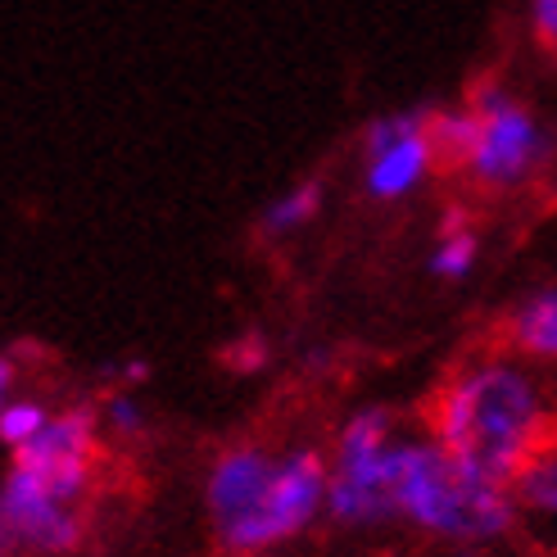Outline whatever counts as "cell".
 I'll list each match as a JSON object with an SVG mask.
<instances>
[{"label":"cell","mask_w":557,"mask_h":557,"mask_svg":"<svg viewBox=\"0 0 557 557\" xmlns=\"http://www.w3.org/2000/svg\"><path fill=\"white\" fill-rule=\"evenodd\" d=\"M504 336L525 363L557 368V286H540L525 299H517L504 322Z\"/></svg>","instance_id":"10"},{"label":"cell","mask_w":557,"mask_h":557,"mask_svg":"<svg viewBox=\"0 0 557 557\" xmlns=\"http://www.w3.org/2000/svg\"><path fill=\"white\" fill-rule=\"evenodd\" d=\"M553 435H557V385H553Z\"/></svg>","instance_id":"20"},{"label":"cell","mask_w":557,"mask_h":557,"mask_svg":"<svg viewBox=\"0 0 557 557\" xmlns=\"http://www.w3.org/2000/svg\"><path fill=\"white\" fill-rule=\"evenodd\" d=\"M399 426L385 408H358L349 412L336 431V449H331V494L326 517L349 531H372V525L395 521L385 485V454L395 444Z\"/></svg>","instance_id":"4"},{"label":"cell","mask_w":557,"mask_h":557,"mask_svg":"<svg viewBox=\"0 0 557 557\" xmlns=\"http://www.w3.org/2000/svg\"><path fill=\"white\" fill-rule=\"evenodd\" d=\"M272 476H276V454L263 449V444H255V440L232 444V449H222L209 462L205 508H209L218 544L227 553H236V557L255 553V531H259Z\"/></svg>","instance_id":"5"},{"label":"cell","mask_w":557,"mask_h":557,"mask_svg":"<svg viewBox=\"0 0 557 557\" xmlns=\"http://www.w3.org/2000/svg\"><path fill=\"white\" fill-rule=\"evenodd\" d=\"M119 376H123V389H132V385L150 381V363L146 358H127V363H119Z\"/></svg>","instance_id":"19"},{"label":"cell","mask_w":557,"mask_h":557,"mask_svg":"<svg viewBox=\"0 0 557 557\" xmlns=\"http://www.w3.org/2000/svg\"><path fill=\"white\" fill-rule=\"evenodd\" d=\"M517 512L531 531L548 544H557V435L544 440L531 454V462L521 467V476L512 481Z\"/></svg>","instance_id":"11"},{"label":"cell","mask_w":557,"mask_h":557,"mask_svg":"<svg viewBox=\"0 0 557 557\" xmlns=\"http://www.w3.org/2000/svg\"><path fill=\"white\" fill-rule=\"evenodd\" d=\"M100 426H104L100 412L87 404L60 408L27 449L10 454V467L27 471L33 481H41L46 490L69 498V504H87L96 481V458H100Z\"/></svg>","instance_id":"7"},{"label":"cell","mask_w":557,"mask_h":557,"mask_svg":"<svg viewBox=\"0 0 557 557\" xmlns=\"http://www.w3.org/2000/svg\"><path fill=\"white\" fill-rule=\"evenodd\" d=\"M471 114H476V141L462 163V173L485 190H512L540 177L553 159V132L535 119V109L512 96L504 82L485 77L471 91Z\"/></svg>","instance_id":"3"},{"label":"cell","mask_w":557,"mask_h":557,"mask_svg":"<svg viewBox=\"0 0 557 557\" xmlns=\"http://www.w3.org/2000/svg\"><path fill=\"white\" fill-rule=\"evenodd\" d=\"M431 435L471 476L512 485L553 440V389L517 354H476L435 389Z\"/></svg>","instance_id":"1"},{"label":"cell","mask_w":557,"mask_h":557,"mask_svg":"<svg viewBox=\"0 0 557 557\" xmlns=\"http://www.w3.org/2000/svg\"><path fill=\"white\" fill-rule=\"evenodd\" d=\"M454 557H481V553H471V548H458V553H454Z\"/></svg>","instance_id":"21"},{"label":"cell","mask_w":557,"mask_h":557,"mask_svg":"<svg viewBox=\"0 0 557 557\" xmlns=\"http://www.w3.org/2000/svg\"><path fill=\"white\" fill-rule=\"evenodd\" d=\"M440 169L426 136V109L372 119L363 132V190L376 205H399Z\"/></svg>","instance_id":"8"},{"label":"cell","mask_w":557,"mask_h":557,"mask_svg":"<svg viewBox=\"0 0 557 557\" xmlns=\"http://www.w3.org/2000/svg\"><path fill=\"white\" fill-rule=\"evenodd\" d=\"M531 33L540 46L557 50V0H531Z\"/></svg>","instance_id":"18"},{"label":"cell","mask_w":557,"mask_h":557,"mask_svg":"<svg viewBox=\"0 0 557 557\" xmlns=\"http://www.w3.org/2000/svg\"><path fill=\"white\" fill-rule=\"evenodd\" d=\"M318 209H322V186H318V182H299V186L282 190V195H276V200L263 209L259 227H263V236L282 240V236H295V232L309 227V222L318 218Z\"/></svg>","instance_id":"13"},{"label":"cell","mask_w":557,"mask_h":557,"mask_svg":"<svg viewBox=\"0 0 557 557\" xmlns=\"http://www.w3.org/2000/svg\"><path fill=\"white\" fill-rule=\"evenodd\" d=\"M100 422H104L109 435H119V440H141L150 431V417H146L141 399H136L132 389H114V395L104 399Z\"/></svg>","instance_id":"16"},{"label":"cell","mask_w":557,"mask_h":557,"mask_svg":"<svg viewBox=\"0 0 557 557\" xmlns=\"http://www.w3.org/2000/svg\"><path fill=\"white\" fill-rule=\"evenodd\" d=\"M426 136H431V150L444 169H462L471 154V141H476V114H471V104L426 109Z\"/></svg>","instance_id":"12"},{"label":"cell","mask_w":557,"mask_h":557,"mask_svg":"<svg viewBox=\"0 0 557 557\" xmlns=\"http://www.w3.org/2000/svg\"><path fill=\"white\" fill-rule=\"evenodd\" d=\"M385 485L395 521L431 540H449L458 548L494 544L517 531V494L512 485H494L471 476L449 458L435 435H395L385 454Z\"/></svg>","instance_id":"2"},{"label":"cell","mask_w":557,"mask_h":557,"mask_svg":"<svg viewBox=\"0 0 557 557\" xmlns=\"http://www.w3.org/2000/svg\"><path fill=\"white\" fill-rule=\"evenodd\" d=\"M268 358H272V345H268V336H259V331H245V336H236V341L227 345V363H232V372H240V376L263 372Z\"/></svg>","instance_id":"17"},{"label":"cell","mask_w":557,"mask_h":557,"mask_svg":"<svg viewBox=\"0 0 557 557\" xmlns=\"http://www.w3.org/2000/svg\"><path fill=\"white\" fill-rule=\"evenodd\" d=\"M87 540L82 504H69L27 471L10 467L0 481V548L10 557H64Z\"/></svg>","instance_id":"6"},{"label":"cell","mask_w":557,"mask_h":557,"mask_svg":"<svg viewBox=\"0 0 557 557\" xmlns=\"http://www.w3.org/2000/svg\"><path fill=\"white\" fill-rule=\"evenodd\" d=\"M326 494H331V458L318 454L313 444H295V449L276 454V476L268 490V504L255 531V553L268 557L272 548L290 544L304 535L318 517H326Z\"/></svg>","instance_id":"9"},{"label":"cell","mask_w":557,"mask_h":557,"mask_svg":"<svg viewBox=\"0 0 557 557\" xmlns=\"http://www.w3.org/2000/svg\"><path fill=\"white\" fill-rule=\"evenodd\" d=\"M476 259H481V236L467 227L462 218H444V232L431 249V272L440 282H462V276L476 272Z\"/></svg>","instance_id":"14"},{"label":"cell","mask_w":557,"mask_h":557,"mask_svg":"<svg viewBox=\"0 0 557 557\" xmlns=\"http://www.w3.org/2000/svg\"><path fill=\"white\" fill-rule=\"evenodd\" d=\"M50 417H54V408H46V399H37V395L0 399V444H5L10 454L27 449V444L50 426Z\"/></svg>","instance_id":"15"}]
</instances>
